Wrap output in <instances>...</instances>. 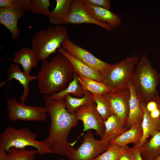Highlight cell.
<instances>
[{
  "mask_svg": "<svg viewBox=\"0 0 160 160\" xmlns=\"http://www.w3.org/2000/svg\"><path fill=\"white\" fill-rule=\"evenodd\" d=\"M61 47L80 61L101 73L111 65L97 58L87 50L76 45L68 37L63 41Z\"/></svg>",
  "mask_w": 160,
  "mask_h": 160,
  "instance_id": "cell-10",
  "label": "cell"
},
{
  "mask_svg": "<svg viewBox=\"0 0 160 160\" xmlns=\"http://www.w3.org/2000/svg\"><path fill=\"white\" fill-rule=\"evenodd\" d=\"M78 77V75L74 73L72 80L65 89L51 95H44V99L50 100L63 99L68 95H72L74 96L79 98L83 97L86 92H84L82 88Z\"/></svg>",
  "mask_w": 160,
  "mask_h": 160,
  "instance_id": "cell-24",
  "label": "cell"
},
{
  "mask_svg": "<svg viewBox=\"0 0 160 160\" xmlns=\"http://www.w3.org/2000/svg\"><path fill=\"white\" fill-rule=\"evenodd\" d=\"M150 113L151 117L153 119H156L160 118V111L158 108Z\"/></svg>",
  "mask_w": 160,
  "mask_h": 160,
  "instance_id": "cell-36",
  "label": "cell"
},
{
  "mask_svg": "<svg viewBox=\"0 0 160 160\" xmlns=\"http://www.w3.org/2000/svg\"><path fill=\"white\" fill-rule=\"evenodd\" d=\"M44 100L50 123L48 136L43 140L53 153L67 157L74 149V143L68 142V137L71 129L77 124L78 120L75 113L67 111L64 99Z\"/></svg>",
  "mask_w": 160,
  "mask_h": 160,
  "instance_id": "cell-1",
  "label": "cell"
},
{
  "mask_svg": "<svg viewBox=\"0 0 160 160\" xmlns=\"http://www.w3.org/2000/svg\"><path fill=\"white\" fill-rule=\"evenodd\" d=\"M58 51L69 60L73 68L74 73L78 76H83L93 79L99 82H102L101 73L80 61L62 47Z\"/></svg>",
  "mask_w": 160,
  "mask_h": 160,
  "instance_id": "cell-16",
  "label": "cell"
},
{
  "mask_svg": "<svg viewBox=\"0 0 160 160\" xmlns=\"http://www.w3.org/2000/svg\"><path fill=\"white\" fill-rule=\"evenodd\" d=\"M143 136L141 124L133 125L121 135L111 141V143L125 146L129 143L138 145Z\"/></svg>",
  "mask_w": 160,
  "mask_h": 160,
  "instance_id": "cell-21",
  "label": "cell"
},
{
  "mask_svg": "<svg viewBox=\"0 0 160 160\" xmlns=\"http://www.w3.org/2000/svg\"><path fill=\"white\" fill-rule=\"evenodd\" d=\"M82 1L87 10L97 21L107 23L112 28L117 27L121 23L119 16L110 9L96 6L88 0H82Z\"/></svg>",
  "mask_w": 160,
  "mask_h": 160,
  "instance_id": "cell-15",
  "label": "cell"
},
{
  "mask_svg": "<svg viewBox=\"0 0 160 160\" xmlns=\"http://www.w3.org/2000/svg\"><path fill=\"white\" fill-rule=\"evenodd\" d=\"M140 148L143 160H153L160 155V131L147 140Z\"/></svg>",
  "mask_w": 160,
  "mask_h": 160,
  "instance_id": "cell-23",
  "label": "cell"
},
{
  "mask_svg": "<svg viewBox=\"0 0 160 160\" xmlns=\"http://www.w3.org/2000/svg\"><path fill=\"white\" fill-rule=\"evenodd\" d=\"M7 116L11 121L21 120L27 121L45 122L47 117L45 106L27 105L18 102L16 99L7 97Z\"/></svg>",
  "mask_w": 160,
  "mask_h": 160,
  "instance_id": "cell-7",
  "label": "cell"
},
{
  "mask_svg": "<svg viewBox=\"0 0 160 160\" xmlns=\"http://www.w3.org/2000/svg\"><path fill=\"white\" fill-rule=\"evenodd\" d=\"M78 79L84 92L88 91L92 94L104 95L111 92L108 87L103 82L90 78L78 76Z\"/></svg>",
  "mask_w": 160,
  "mask_h": 160,
  "instance_id": "cell-25",
  "label": "cell"
},
{
  "mask_svg": "<svg viewBox=\"0 0 160 160\" xmlns=\"http://www.w3.org/2000/svg\"><path fill=\"white\" fill-rule=\"evenodd\" d=\"M51 4L49 0H31L30 11L34 14H41L48 16Z\"/></svg>",
  "mask_w": 160,
  "mask_h": 160,
  "instance_id": "cell-30",
  "label": "cell"
},
{
  "mask_svg": "<svg viewBox=\"0 0 160 160\" xmlns=\"http://www.w3.org/2000/svg\"><path fill=\"white\" fill-rule=\"evenodd\" d=\"M140 103L144 112V115L141 124L143 136L140 143L137 145H134L138 147H141L148 137H151L160 131V118L156 119L152 118L150 112L146 108L145 104L140 101Z\"/></svg>",
  "mask_w": 160,
  "mask_h": 160,
  "instance_id": "cell-18",
  "label": "cell"
},
{
  "mask_svg": "<svg viewBox=\"0 0 160 160\" xmlns=\"http://www.w3.org/2000/svg\"><path fill=\"white\" fill-rule=\"evenodd\" d=\"M108 103L112 114L126 122L129 111L130 92L129 89L121 92L103 95Z\"/></svg>",
  "mask_w": 160,
  "mask_h": 160,
  "instance_id": "cell-12",
  "label": "cell"
},
{
  "mask_svg": "<svg viewBox=\"0 0 160 160\" xmlns=\"http://www.w3.org/2000/svg\"><path fill=\"white\" fill-rule=\"evenodd\" d=\"M159 78L148 56L143 54L135 67L131 82L140 101L146 104L151 101H156L160 97L157 90Z\"/></svg>",
  "mask_w": 160,
  "mask_h": 160,
  "instance_id": "cell-3",
  "label": "cell"
},
{
  "mask_svg": "<svg viewBox=\"0 0 160 160\" xmlns=\"http://www.w3.org/2000/svg\"><path fill=\"white\" fill-rule=\"evenodd\" d=\"M74 72L67 58L59 54L50 60L42 61L38 72V88L44 95L49 96L59 92L68 86L72 80Z\"/></svg>",
  "mask_w": 160,
  "mask_h": 160,
  "instance_id": "cell-2",
  "label": "cell"
},
{
  "mask_svg": "<svg viewBox=\"0 0 160 160\" xmlns=\"http://www.w3.org/2000/svg\"><path fill=\"white\" fill-rule=\"evenodd\" d=\"M83 141L77 148L74 149L67 157L70 160H93L105 151L111 142L103 138L96 139L91 130L83 135Z\"/></svg>",
  "mask_w": 160,
  "mask_h": 160,
  "instance_id": "cell-8",
  "label": "cell"
},
{
  "mask_svg": "<svg viewBox=\"0 0 160 160\" xmlns=\"http://www.w3.org/2000/svg\"><path fill=\"white\" fill-rule=\"evenodd\" d=\"M7 78L0 83V87H4L9 81L13 79L19 81L23 87V91L20 98V101L25 103L30 90L29 84L31 81L37 79V76H31L21 70L20 65L11 64L9 67L7 71Z\"/></svg>",
  "mask_w": 160,
  "mask_h": 160,
  "instance_id": "cell-13",
  "label": "cell"
},
{
  "mask_svg": "<svg viewBox=\"0 0 160 160\" xmlns=\"http://www.w3.org/2000/svg\"><path fill=\"white\" fill-rule=\"evenodd\" d=\"M7 151L9 160H35V156L37 153L36 150H28L26 148L12 147Z\"/></svg>",
  "mask_w": 160,
  "mask_h": 160,
  "instance_id": "cell-27",
  "label": "cell"
},
{
  "mask_svg": "<svg viewBox=\"0 0 160 160\" xmlns=\"http://www.w3.org/2000/svg\"><path fill=\"white\" fill-rule=\"evenodd\" d=\"M153 160H160V155Z\"/></svg>",
  "mask_w": 160,
  "mask_h": 160,
  "instance_id": "cell-38",
  "label": "cell"
},
{
  "mask_svg": "<svg viewBox=\"0 0 160 160\" xmlns=\"http://www.w3.org/2000/svg\"><path fill=\"white\" fill-rule=\"evenodd\" d=\"M146 108L150 113L158 108L156 102L155 101H151L145 104Z\"/></svg>",
  "mask_w": 160,
  "mask_h": 160,
  "instance_id": "cell-33",
  "label": "cell"
},
{
  "mask_svg": "<svg viewBox=\"0 0 160 160\" xmlns=\"http://www.w3.org/2000/svg\"><path fill=\"white\" fill-rule=\"evenodd\" d=\"M136 55L127 56L121 61L111 65L101 73L102 82L105 84L111 92H118L129 89L133 73L139 62Z\"/></svg>",
  "mask_w": 160,
  "mask_h": 160,
  "instance_id": "cell-6",
  "label": "cell"
},
{
  "mask_svg": "<svg viewBox=\"0 0 160 160\" xmlns=\"http://www.w3.org/2000/svg\"><path fill=\"white\" fill-rule=\"evenodd\" d=\"M72 0H56L54 9L48 16L49 21L57 25L65 24L69 12Z\"/></svg>",
  "mask_w": 160,
  "mask_h": 160,
  "instance_id": "cell-22",
  "label": "cell"
},
{
  "mask_svg": "<svg viewBox=\"0 0 160 160\" xmlns=\"http://www.w3.org/2000/svg\"><path fill=\"white\" fill-rule=\"evenodd\" d=\"M36 138V134L28 128L16 129L9 126L0 135V148L8 151L12 147L22 148L31 146L35 148L37 153L41 155L53 153L43 140L38 141Z\"/></svg>",
  "mask_w": 160,
  "mask_h": 160,
  "instance_id": "cell-5",
  "label": "cell"
},
{
  "mask_svg": "<svg viewBox=\"0 0 160 160\" xmlns=\"http://www.w3.org/2000/svg\"><path fill=\"white\" fill-rule=\"evenodd\" d=\"M25 11L17 6L0 9V23L9 31L13 39H17L20 35L18 21L24 15Z\"/></svg>",
  "mask_w": 160,
  "mask_h": 160,
  "instance_id": "cell-14",
  "label": "cell"
},
{
  "mask_svg": "<svg viewBox=\"0 0 160 160\" xmlns=\"http://www.w3.org/2000/svg\"><path fill=\"white\" fill-rule=\"evenodd\" d=\"M68 35L66 28L60 25L49 26L47 29L36 33L31 40V48L37 60L42 61L55 53L61 47Z\"/></svg>",
  "mask_w": 160,
  "mask_h": 160,
  "instance_id": "cell-4",
  "label": "cell"
},
{
  "mask_svg": "<svg viewBox=\"0 0 160 160\" xmlns=\"http://www.w3.org/2000/svg\"><path fill=\"white\" fill-rule=\"evenodd\" d=\"M93 4L105 9H110L111 1L110 0H88Z\"/></svg>",
  "mask_w": 160,
  "mask_h": 160,
  "instance_id": "cell-32",
  "label": "cell"
},
{
  "mask_svg": "<svg viewBox=\"0 0 160 160\" xmlns=\"http://www.w3.org/2000/svg\"><path fill=\"white\" fill-rule=\"evenodd\" d=\"M6 150L0 148V160H9L8 153Z\"/></svg>",
  "mask_w": 160,
  "mask_h": 160,
  "instance_id": "cell-35",
  "label": "cell"
},
{
  "mask_svg": "<svg viewBox=\"0 0 160 160\" xmlns=\"http://www.w3.org/2000/svg\"><path fill=\"white\" fill-rule=\"evenodd\" d=\"M128 147L127 145L119 146L115 144L111 143L105 152L98 156L93 160H118L120 155Z\"/></svg>",
  "mask_w": 160,
  "mask_h": 160,
  "instance_id": "cell-28",
  "label": "cell"
},
{
  "mask_svg": "<svg viewBox=\"0 0 160 160\" xmlns=\"http://www.w3.org/2000/svg\"><path fill=\"white\" fill-rule=\"evenodd\" d=\"M92 97L93 94L88 91H86L84 96L81 98L68 95L64 98L65 108L69 113H75L79 107L93 102Z\"/></svg>",
  "mask_w": 160,
  "mask_h": 160,
  "instance_id": "cell-26",
  "label": "cell"
},
{
  "mask_svg": "<svg viewBox=\"0 0 160 160\" xmlns=\"http://www.w3.org/2000/svg\"><path fill=\"white\" fill-rule=\"evenodd\" d=\"M128 150L131 160H143L141 156L140 147L134 145L132 148L129 147Z\"/></svg>",
  "mask_w": 160,
  "mask_h": 160,
  "instance_id": "cell-31",
  "label": "cell"
},
{
  "mask_svg": "<svg viewBox=\"0 0 160 160\" xmlns=\"http://www.w3.org/2000/svg\"><path fill=\"white\" fill-rule=\"evenodd\" d=\"M75 113L78 120L83 124L81 135L84 132L93 129L95 131L96 135L102 138L105 131L104 121L97 111L94 101L79 107Z\"/></svg>",
  "mask_w": 160,
  "mask_h": 160,
  "instance_id": "cell-9",
  "label": "cell"
},
{
  "mask_svg": "<svg viewBox=\"0 0 160 160\" xmlns=\"http://www.w3.org/2000/svg\"><path fill=\"white\" fill-rule=\"evenodd\" d=\"M13 61L20 65L24 72L30 74L32 69L38 65V60L31 48L23 47L15 53Z\"/></svg>",
  "mask_w": 160,
  "mask_h": 160,
  "instance_id": "cell-20",
  "label": "cell"
},
{
  "mask_svg": "<svg viewBox=\"0 0 160 160\" xmlns=\"http://www.w3.org/2000/svg\"><path fill=\"white\" fill-rule=\"evenodd\" d=\"M157 104L158 109L160 111V97L156 101Z\"/></svg>",
  "mask_w": 160,
  "mask_h": 160,
  "instance_id": "cell-37",
  "label": "cell"
},
{
  "mask_svg": "<svg viewBox=\"0 0 160 160\" xmlns=\"http://www.w3.org/2000/svg\"><path fill=\"white\" fill-rule=\"evenodd\" d=\"M104 125L105 131L102 138L110 142L128 129L126 122L113 114L104 121Z\"/></svg>",
  "mask_w": 160,
  "mask_h": 160,
  "instance_id": "cell-19",
  "label": "cell"
},
{
  "mask_svg": "<svg viewBox=\"0 0 160 160\" xmlns=\"http://www.w3.org/2000/svg\"><path fill=\"white\" fill-rule=\"evenodd\" d=\"M83 23L95 25L108 31L112 28L108 24L95 20L84 6L82 0H72L70 10L65 24Z\"/></svg>",
  "mask_w": 160,
  "mask_h": 160,
  "instance_id": "cell-11",
  "label": "cell"
},
{
  "mask_svg": "<svg viewBox=\"0 0 160 160\" xmlns=\"http://www.w3.org/2000/svg\"><path fill=\"white\" fill-rule=\"evenodd\" d=\"M130 92L129 101V111L126 124L129 129L135 124H141L144 115V112L140 105V100L137 96L131 82L129 85Z\"/></svg>",
  "mask_w": 160,
  "mask_h": 160,
  "instance_id": "cell-17",
  "label": "cell"
},
{
  "mask_svg": "<svg viewBox=\"0 0 160 160\" xmlns=\"http://www.w3.org/2000/svg\"><path fill=\"white\" fill-rule=\"evenodd\" d=\"M129 148L120 155L118 160H131L128 150Z\"/></svg>",
  "mask_w": 160,
  "mask_h": 160,
  "instance_id": "cell-34",
  "label": "cell"
},
{
  "mask_svg": "<svg viewBox=\"0 0 160 160\" xmlns=\"http://www.w3.org/2000/svg\"><path fill=\"white\" fill-rule=\"evenodd\" d=\"M92 100L95 103L98 112L104 121L112 114L110 106L103 95L93 94Z\"/></svg>",
  "mask_w": 160,
  "mask_h": 160,
  "instance_id": "cell-29",
  "label": "cell"
}]
</instances>
